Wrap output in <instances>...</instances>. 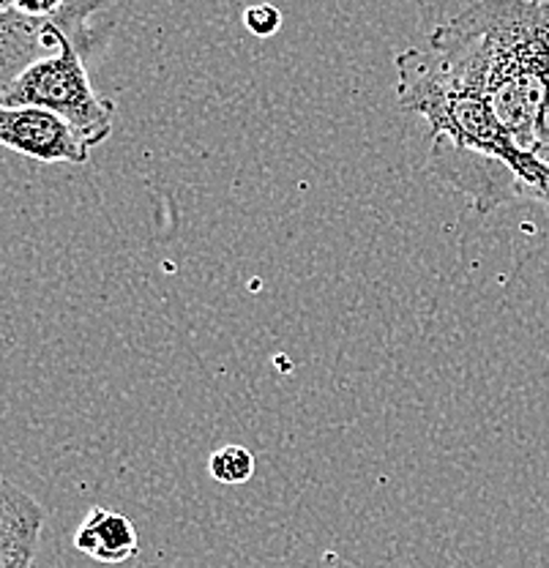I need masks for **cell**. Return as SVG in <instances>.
<instances>
[{"label":"cell","mask_w":549,"mask_h":568,"mask_svg":"<svg viewBox=\"0 0 549 568\" xmlns=\"http://www.w3.org/2000/svg\"><path fill=\"white\" fill-rule=\"evenodd\" d=\"M429 39L454 52L481 82L514 140L533 148L536 118L549 93L547 0H478Z\"/></svg>","instance_id":"obj_1"},{"label":"cell","mask_w":549,"mask_h":568,"mask_svg":"<svg viewBox=\"0 0 549 568\" xmlns=\"http://www.w3.org/2000/svg\"><path fill=\"white\" fill-rule=\"evenodd\" d=\"M397 102L429 123V140L504 159L519 178V197L533 200L547 178V159L522 148L500 123L487 93L440 47H410L397 55Z\"/></svg>","instance_id":"obj_2"},{"label":"cell","mask_w":549,"mask_h":568,"mask_svg":"<svg viewBox=\"0 0 549 568\" xmlns=\"http://www.w3.org/2000/svg\"><path fill=\"white\" fill-rule=\"evenodd\" d=\"M0 104L9 106H44L55 115L67 118L91 148L102 145L112 134L115 104L99 97L88 80L82 63V47L61 31L58 50L52 55L39 58L14 80V85L3 93Z\"/></svg>","instance_id":"obj_3"},{"label":"cell","mask_w":549,"mask_h":568,"mask_svg":"<svg viewBox=\"0 0 549 568\" xmlns=\"http://www.w3.org/2000/svg\"><path fill=\"white\" fill-rule=\"evenodd\" d=\"M429 170L440 183L462 194L478 216H487L500 205L522 200L519 197V178L504 159L462 151L446 140H433L429 145Z\"/></svg>","instance_id":"obj_4"},{"label":"cell","mask_w":549,"mask_h":568,"mask_svg":"<svg viewBox=\"0 0 549 568\" xmlns=\"http://www.w3.org/2000/svg\"><path fill=\"white\" fill-rule=\"evenodd\" d=\"M0 145L44 164H85L91 142L44 106L0 104Z\"/></svg>","instance_id":"obj_5"},{"label":"cell","mask_w":549,"mask_h":568,"mask_svg":"<svg viewBox=\"0 0 549 568\" xmlns=\"http://www.w3.org/2000/svg\"><path fill=\"white\" fill-rule=\"evenodd\" d=\"M44 508L0 478V568H37Z\"/></svg>","instance_id":"obj_6"},{"label":"cell","mask_w":549,"mask_h":568,"mask_svg":"<svg viewBox=\"0 0 549 568\" xmlns=\"http://www.w3.org/2000/svg\"><path fill=\"white\" fill-rule=\"evenodd\" d=\"M61 31L55 20H31L14 9H0V99L22 71L58 50Z\"/></svg>","instance_id":"obj_7"},{"label":"cell","mask_w":549,"mask_h":568,"mask_svg":"<svg viewBox=\"0 0 549 568\" xmlns=\"http://www.w3.org/2000/svg\"><path fill=\"white\" fill-rule=\"evenodd\" d=\"M74 547L99 564L118 566L138 555V530L132 519L110 508H91L74 532Z\"/></svg>","instance_id":"obj_8"},{"label":"cell","mask_w":549,"mask_h":568,"mask_svg":"<svg viewBox=\"0 0 549 568\" xmlns=\"http://www.w3.org/2000/svg\"><path fill=\"white\" fill-rule=\"evenodd\" d=\"M209 470L224 487H241L255 476V454L244 446H222L211 454Z\"/></svg>","instance_id":"obj_9"},{"label":"cell","mask_w":549,"mask_h":568,"mask_svg":"<svg viewBox=\"0 0 549 568\" xmlns=\"http://www.w3.org/2000/svg\"><path fill=\"white\" fill-rule=\"evenodd\" d=\"M244 26L257 39H268L282 28V11L274 3H252L244 9Z\"/></svg>","instance_id":"obj_10"},{"label":"cell","mask_w":549,"mask_h":568,"mask_svg":"<svg viewBox=\"0 0 549 568\" xmlns=\"http://www.w3.org/2000/svg\"><path fill=\"white\" fill-rule=\"evenodd\" d=\"M67 0H11V9L20 14L31 17V20H52L61 14Z\"/></svg>","instance_id":"obj_11"},{"label":"cell","mask_w":549,"mask_h":568,"mask_svg":"<svg viewBox=\"0 0 549 568\" xmlns=\"http://www.w3.org/2000/svg\"><path fill=\"white\" fill-rule=\"evenodd\" d=\"M547 9H549V0H547ZM533 151L539 153V156H549V93L545 99V106H541L539 118H536Z\"/></svg>","instance_id":"obj_12"},{"label":"cell","mask_w":549,"mask_h":568,"mask_svg":"<svg viewBox=\"0 0 549 568\" xmlns=\"http://www.w3.org/2000/svg\"><path fill=\"white\" fill-rule=\"evenodd\" d=\"M545 159H547V178H545V183L539 186V192L533 194V200H536V203L549 205V156H545Z\"/></svg>","instance_id":"obj_13"},{"label":"cell","mask_w":549,"mask_h":568,"mask_svg":"<svg viewBox=\"0 0 549 568\" xmlns=\"http://www.w3.org/2000/svg\"><path fill=\"white\" fill-rule=\"evenodd\" d=\"M0 9H11V0H0Z\"/></svg>","instance_id":"obj_14"},{"label":"cell","mask_w":549,"mask_h":568,"mask_svg":"<svg viewBox=\"0 0 549 568\" xmlns=\"http://www.w3.org/2000/svg\"><path fill=\"white\" fill-rule=\"evenodd\" d=\"M67 3H72V0H67Z\"/></svg>","instance_id":"obj_15"}]
</instances>
